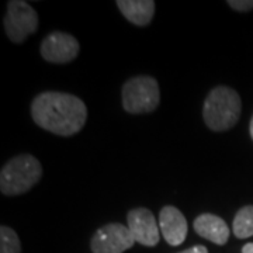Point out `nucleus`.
I'll list each match as a JSON object with an SVG mask.
<instances>
[{"mask_svg": "<svg viewBox=\"0 0 253 253\" xmlns=\"http://www.w3.org/2000/svg\"><path fill=\"white\" fill-rule=\"evenodd\" d=\"M31 117L37 126L55 135L72 136L86 124L87 107L78 96L44 91L33 100Z\"/></svg>", "mask_w": 253, "mask_h": 253, "instance_id": "nucleus-1", "label": "nucleus"}, {"mask_svg": "<svg viewBox=\"0 0 253 253\" xmlns=\"http://www.w3.org/2000/svg\"><path fill=\"white\" fill-rule=\"evenodd\" d=\"M242 101L239 94L228 86H217L204 100L203 118L206 126L217 132L228 131L239 121Z\"/></svg>", "mask_w": 253, "mask_h": 253, "instance_id": "nucleus-2", "label": "nucleus"}, {"mask_svg": "<svg viewBox=\"0 0 253 253\" xmlns=\"http://www.w3.org/2000/svg\"><path fill=\"white\" fill-rule=\"evenodd\" d=\"M42 176V166L33 155L10 159L0 172V190L4 196H20L31 190Z\"/></svg>", "mask_w": 253, "mask_h": 253, "instance_id": "nucleus-3", "label": "nucleus"}, {"mask_svg": "<svg viewBox=\"0 0 253 253\" xmlns=\"http://www.w3.org/2000/svg\"><path fill=\"white\" fill-rule=\"evenodd\" d=\"M159 101V84L152 76H135L123 86V107L129 114L152 113Z\"/></svg>", "mask_w": 253, "mask_h": 253, "instance_id": "nucleus-4", "label": "nucleus"}, {"mask_svg": "<svg viewBox=\"0 0 253 253\" xmlns=\"http://www.w3.org/2000/svg\"><path fill=\"white\" fill-rule=\"evenodd\" d=\"M3 24L10 41L21 44L38 30V14L27 1L10 0Z\"/></svg>", "mask_w": 253, "mask_h": 253, "instance_id": "nucleus-5", "label": "nucleus"}, {"mask_svg": "<svg viewBox=\"0 0 253 253\" xmlns=\"http://www.w3.org/2000/svg\"><path fill=\"white\" fill-rule=\"evenodd\" d=\"M135 244V239L123 224H107L96 231L90 242L93 253H123L131 249Z\"/></svg>", "mask_w": 253, "mask_h": 253, "instance_id": "nucleus-6", "label": "nucleus"}, {"mask_svg": "<svg viewBox=\"0 0 253 253\" xmlns=\"http://www.w3.org/2000/svg\"><path fill=\"white\" fill-rule=\"evenodd\" d=\"M78 40L68 33L54 31L42 40L41 55L46 62L69 63L79 54Z\"/></svg>", "mask_w": 253, "mask_h": 253, "instance_id": "nucleus-7", "label": "nucleus"}, {"mask_svg": "<svg viewBox=\"0 0 253 253\" xmlns=\"http://www.w3.org/2000/svg\"><path fill=\"white\" fill-rule=\"evenodd\" d=\"M128 229L134 236L135 242L144 246H156L161 241L159 222L148 208H134L126 214Z\"/></svg>", "mask_w": 253, "mask_h": 253, "instance_id": "nucleus-8", "label": "nucleus"}, {"mask_svg": "<svg viewBox=\"0 0 253 253\" xmlns=\"http://www.w3.org/2000/svg\"><path fill=\"white\" fill-rule=\"evenodd\" d=\"M159 229L170 246H179L187 236V221L179 208L166 206L159 212Z\"/></svg>", "mask_w": 253, "mask_h": 253, "instance_id": "nucleus-9", "label": "nucleus"}, {"mask_svg": "<svg viewBox=\"0 0 253 253\" xmlns=\"http://www.w3.org/2000/svg\"><path fill=\"white\" fill-rule=\"evenodd\" d=\"M194 231L199 234L201 238L208 239L212 244L225 245L229 238V226L226 225V222L218 215L214 214H201L194 219Z\"/></svg>", "mask_w": 253, "mask_h": 253, "instance_id": "nucleus-10", "label": "nucleus"}, {"mask_svg": "<svg viewBox=\"0 0 253 253\" xmlns=\"http://www.w3.org/2000/svg\"><path fill=\"white\" fill-rule=\"evenodd\" d=\"M117 6L129 23L139 27L148 26L154 18V0H118Z\"/></svg>", "mask_w": 253, "mask_h": 253, "instance_id": "nucleus-11", "label": "nucleus"}, {"mask_svg": "<svg viewBox=\"0 0 253 253\" xmlns=\"http://www.w3.org/2000/svg\"><path fill=\"white\" fill-rule=\"evenodd\" d=\"M232 231L239 239H246L253 236V206L242 207L236 212L232 224Z\"/></svg>", "mask_w": 253, "mask_h": 253, "instance_id": "nucleus-12", "label": "nucleus"}, {"mask_svg": "<svg viewBox=\"0 0 253 253\" xmlns=\"http://www.w3.org/2000/svg\"><path fill=\"white\" fill-rule=\"evenodd\" d=\"M0 253H21L20 239L10 226H0Z\"/></svg>", "mask_w": 253, "mask_h": 253, "instance_id": "nucleus-13", "label": "nucleus"}, {"mask_svg": "<svg viewBox=\"0 0 253 253\" xmlns=\"http://www.w3.org/2000/svg\"><path fill=\"white\" fill-rule=\"evenodd\" d=\"M228 6L236 11H251L253 10V0H229Z\"/></svg>", "mask_w": 253, "mask_h": 253, "instance_id": "nucleus-14", "label": "nucleus"}, {"mask_svg": "<svg viewBox=\"0 0 253 253\" xmlns=\"http://www.w3.org/2000/svg\"><path fill=\"white\" fill-rule=\"evenodd\" d=\"M180 253H208V249L203 245H197V246H193V248H190L187 251H183Z\"/></svg>", "mask_w": 253, "mask_h": 253, "instance_id": "nucleus-15", "label": "nucleus"}, {"mask_svg": "<svg viewBox=\"0 0 253 253\" xmlns=\"http://www.w3.org/2000/svg\"><path fill=\"white\" fill-rule=\"evenodd\" d=\"M242 253H253V244H246L242 248Z\"/></svg>", "mask_w": 253, "mask_h": 253, "instance_id": "nucleus-16", "label": "nucleus"}, {"mask_svg": "<svg viewBox=\"0 0 253 253\" xmlns=\"http://www.w3.org/2000/svg\"><path fill=\"white\" fill-rule=\"evenodd\" d=\"M249 131H251V136H252V139H253V117H252V120H251V126H249Z\"/></svg>", "mask_w": 253, "mask_h": 253, "instance_id": "nucleus-17", "label": "nucleus"}]
</instances>
